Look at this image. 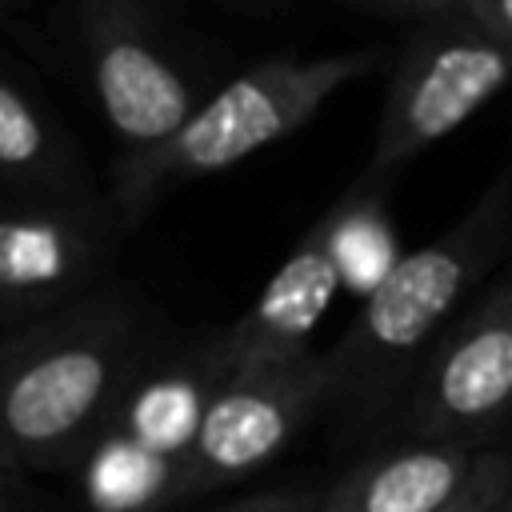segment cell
Instances as JSON below:
<instances>
[{
	"instance_id": "cell-1",
	"label": "cell",
	"mask_w": 512,
	"mask_h": 512,
	"mask_svg": "<svg viewBox=\"0 0 512 512\" xmlns=\"http://www.w3.org/2000/svg\"><path fill=\"white\" fill-rule=\"evenodd\" d=\"M156 344L120 284L0 340V472L84 460Z\"/></svg>"
},
{
	"instance_id": "cell-2",
	"label": "cell",
	"mask_w": 512,
	"mask_h": 512,
	"mask_svg": "<svg viewBox=\"0 0 512 512\" xmlns=\"http://www.w3.org/2000/svg\"><path fill=\"white\" fill-rule=\"evenodd\" d=\"M508 228L512 192L500 180L448 232L404 252L364 296L344 336L324 352L332 404L372 416L400 392V384H412L432 344L460 316L464 296L500 256Z\"/></svg>"
},
{
	"instance_id": "cell-3",
	"label": "cell",
	"mask_w": 512,
	"mask_h": 512,
	"mask_svg": "<svg viewBox=\"0 0 512 512\" xmlns=\"http://www.w3.org/2000/svg\"><path fill=\"white\" fill-rule=\"evenodd\" d=\"M380 48H352L332 56H276L224 80L184 132L140 168L112 176V200L128 228L156 208V200L188 180L236 168L252 152L304 128L344 84L372 72Z\"/></svg>"
},
{
	"instance_id": "cell-4",
	"label": "cell",
	"mask_w": 512,
	"mask_h": 512,
	"mask_svg": "<svg viewBox=\"0 0 512 512\" xmlns=\"http://www.w3.org/2000/svg\"><path fill=\"white\" fill-rule=\"evenodd\" d=\"M84 68L116 144L112 176L168 148L220 88L160 0H76Z\"/></svg>"
},
{
	"instance_id": "cell-5",
	"label": "cell",
	"mask_w": 512,
	"mask_h": 512,
	"mask_svg": "<svg viewBox=\"0 0 512 512\" xmlns=\"http://www.w3.org/2000/svg\"><path fill=\"white\" fill-rule=\"evenodd\" d=\"M128 232L112 192H0V340L100 292Z\"/></svg>"
},
{
	"instance_id": "cell-6",
	"label": "cell",
	"mask_w": 512,
	"mask_h": 512,
	"mask_svg": "<svg viewBox=\"0 0 512 512\" xmlns=\"http://www.w3.org/2000/svg\"><path fill=\"white\" fill-rule=\"evenodd\" d=\"M512 80V44L480 28L472 16L452 12L416 32L400 52L368 160V176L412 164L420 152L464 128Z\"/></svg>"
},
{
	"instance_id": "cell-7",
	"label": "cell",
	"mask_w": 512,
	"mask_h": 512,
	"mask_svg": "<svg viewBox=\"0 0 512 512\" xmlns=\"http://www.w3.org/2000/svg\"><path fill=\"white\" fill-rule=\"evenodd\" d=\"M324 404H332L324 352H308L292 364L260 372L224 376L172 464L164 500L204 496L260 472Z\"/></svg>"
},
{
	"instance_id": "cell-8",
	"label": "cell",
	"mask_w": 512,
	"mask_h": 512,
	"mask_svg": "<svg viewBox=\"0 0 512 512\" xmlns=\"http://www.w3.org/2000/svg\"><path fill=\"white\" fill-rule=\"evenodd\" d=\"M512 416V276L472 300L432 344L408 384L412 440L468 444Z\"/></svg>"
},
{
	"instance_id": "cell-9",
	"label": "cell",
	"mask_w": 512,
	"mask_h": 512,
	"mask_svg": "<svg viewBox=\"0 0 512 512\" xmlns=\"http://www.w3.org/2000/svg\"><path fill=\"white\" fill-rule=\"evenodd\" d=\"M336 288H344V276L328 228L316 220L284 256V264L268 276L260 296L220 332V356L228 376L292 364L316 352L308 336L328 312Z\"/></svg>"
},
{
	"instance_id": "cell-10",
	"label": "cell",
	"mask_w": 512,
	"mask_h": 512,
	"mask_svg": "<svg viewBox=\"0 0 512 512\" xmlns=\"http://www.w3.org/2000/svg\"><path fill=\"white\" fill-rule=\"evenodd\" d=\"M488 460V448L408 440L352 464L320 492L316 512H440Z\"/></svg>"
},
{
	"instance_id": "cell-11",
	"label": "cell",
	"mask_w": 512,
	"mask_h": 512,
	"mask_svg": "<svg viewBox=\"0 0 512 512\" xmlns=\"http://www.w3.org/2000/svg\"><path fill=\"white\" fill-rule=\"evenodd\" d=\"M0 192L96 196L92 172L60 120L0 64Z\"/></svg>"
},
{
	"instance_id": "cell-12",
	"label": "cell",
	"mask_w": 512,
	"mask_h": 512,
	"mask_svg": "<svg viewBox=\"0 0 512 512\" xmlns=\"http://www.w3.org/2000/svg\"><path fill=\"white\" fill-rule=\"evenodd\" d=\"M376 184H380L376 176H364L356 188H348L320 216V224L328 228V240H332V252H336L344 284H352L364 296L400 260V252L392 248V228H388V216H384Z\"/></svg>"
},
{
	"instance_id": "cell-13",
	"label": "cell",
	"mask_w": 512,
	"mask_h": 512,
	"mask_svg": "<svg viewBox=\"0 0 512 512\" xmlns=\"http://www.w3.org/2000/svg\"><path fill=\"white\" fill-rule=\"evenodd\" d=\"M512 496V456L508 452H488L480 472L468 480V488L444 504L440 512H500V504Z\"/></svg>"
},
{
	"instance_id": "cell-14",
	"label": "cell",
	"mask_w": 512,
	"mask_h": 512,
	"mask_svg": "<svg viewBox=\"0 0 512 512\" xmlns=\"http://www.w3.org/2000/svg\"><path fill=\"white\" fill-rule=\"evenodd\" d=\"M316 504H320V492H312V488H268V492L244 496L220 512H316Z\"/></svg>"
},
{
	"instance_id": "cell-15",
	"label": "cell",
	"mask_w": 512,
	"mask_h": 512,
	"mask_svg": "<svg viewBox=\"0 0 512 512\" xmlns=\"http://www.w3.org/2000/svg\"><path fill=\"white\" fill-rule=\"evenodd\" d=\"M460 12L472 16L480 28H488L492 36L512 44V0H464Z\"/></svg>"
},
{
	"instance_id": "cell-16",
	"label": "cell",
	"mask_w": 512,
	"mask_h": 512,
	"mask_svg": "<svg viewBox=\"0 0 512 512\" xmlns=\"http://www.w3.org/2000/svg\"><path fill=\"white\" fill-rule=\"evenodd\" d=\"M392 8H408V12H432V16H452L464 8V0H380Z\"/></svg>"
},
{
	"instance_id": "cell-17",
	"label": "cell",
	"mask_w": 512,
	"mask_h": 512,
	"mask_svg": "<svg viewBox=\"0 0 512 512\" xmlns=\"http://www.w3.org/2000/svg\"><path fill=\"white\" fill-rule=\"evenodd\" d=\"M0 512H16V500H12V472H0Z\"/></svg>"
},
{
	"instance_id": "cell-18",
	"label": "cell",
	"mask_w": 512,
	"mask_h": 512,
	"mask_svg": "<svg viewBox=\"0 0 512 512\" xmlns=\"http://www.w3.org/2000/svg\"><path fill=\"white\" fill-rule=\"evenodd\" d=\"M12 4H20V0H0V16H4V12L12 8Z\"/></svg>"
},
{
	"instance_id": "cell-19",
	"label": "cell",
	"mask_w": 512,
	"mask_h": 512,
	"mask_svg": "<svg viewBox=\"0 0 512 512\" xmlns=\"http://www.w3.org/2000/svg\"><path fill=\"white\" fill-rule=\"evenodd\" d=\"M500 512H512V496H508V500H504V504H500Z\"/></svg>"
}]
</instances>
